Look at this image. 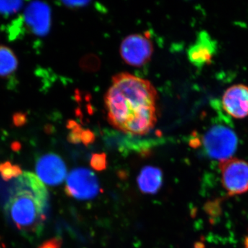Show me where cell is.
<instances>
[{"mask_svg": "<svg viewBox=\"0 0 248 248\" xmlns=\"http://www.w3.org/2000/svg\"><path fill=\"white\" fill-rule=\"evenodd\" d=\"M153 46L151 40L141 34H133L122 42L121 56L128 65L141 67L151 60Z\"/></svg>", "mask_w": 248, "mask_h": 248, "instance_id": "8992f818", "label": "cell"}, {"mask_svg": "<svg viewBox=\"0 0 248 248\" xmlns=\"http://www.w3.org/2000/svg\"><path fill=\"white\" fill-rule=\"evenodd\" d=\"M13 120H14V124L16 126H23L27 122V114L23 113V112H16L13 117Z\"/></svg>", "mask_w": 248, "mask_h": 248, "instance_id": "ac0fdd59", "label": "cell"}, {"mask_svg": "<svg viewBox=\"0 0 248 248\" xmlns=\"http://www.w3.org/2000/svg\"><path fill=\"white\" fill-rule=\"evenodd\" d=\"M24 32L29 31L37 36L48 34L50 28V9L48 4L42 1H32L26 8L20 16Z\"/></svg>", "mask_w": 248, "mask_h": 248, "instance_id": "52a82bcc", "label": "cell"}, {"mask_svg": "<svg viewBox=\"0 0 248 248\" xmlns=\"http://www.w3.org/2000/svg\"><path fill=\"white\" fill-rule=\"evenodd\" d=\"M244 248H248V235L246 236L244 241Z\"/></svg>", "mask_w": 248, "mask_h": 248, "instance_id": "44dd1931", "label": "cell"}, {"mask_svg": "<svg viewBox=\"0 0 248 248\" xmlns=\"http://www.w3.org/2000/svg\"><path fill=\"white\" fill-rule=\"evenodd\" d=\"M202 144L205 154L220 162L232 157L237 148L238 138L231 128L214 125L204 135Z\"/></svg>", "mask_w": 248, "mask_h": 248, "instance_id": "3957f363", "label": "cell"}, {"mask_svg": "<svg viewBox=\"0 0 248 248\" xmlns=\"http://www.w3.org/2000/svg\"><path fill=\"white\" fill-rule=\"evenodd\" d=\"M63 4L68 7H79V6H84L85 4H89L88 1H63Z\"/></svg>", "mask_w": 248, "mask_h": 248, "instance_id": "ffe728a7", "label": "cell"}, {"mask_svg": "<svg viewBox=\"0 0 248 248\" xmlns=\"http://www.w3.org/2000/svg\"><path fill=\"white\" fill-rule=\"evenodd\" d=\"M157 93L153 85L130 73L112 78L105 95L108 120L111 125L133 135H144L157 120Z\"/></svg>", "mask_w": 248, "mask_h": 248, "instance_id": "6da1fadb", "label": "cell"}, {"mask_svg": "<svg viewBox=\"0 0 248 248\" xmlns=\"http://www.w3.org/2000/svg\"><path fill=\"white\" fill-rule=\"evenodd\" d=\"M22 173V170L19 166L12 164L10 161H5L0 164V175L6 182L19 177Z\"/></svg>", "mask_w": 248, "mask_h": 248, "instance_id": "4fadbf2b", "label": "cell"}, {"mask_svg": "<svg viewBox=\"0 0 248 248\" xmlns=\"http://www.w3.org/2000/svg\"><path fill=\"white\" fill-rule=\"evenodd\" d=\"M72 128H73V130L68 136V141L73 143H79L80 141H81L82 129L78 126L72 127Z\"/></svg>", "mask_w": 248, "mask_h": 248, "instance_id": "2e32d148", "label": "cell"}, {"mask_svg": "<svg viewBox=\"0 0 248 248\" xmlns=\"http://www.w3.org/2000/svg\"><path fill=\"white\" fill-rule=\"evenodd\" d=\"M91 166L94 170L104 171L107 169L108 161L105 153L93 154L91 159Z\"/></svg>", "mask_w": 248, "mask_h": 248, "instance_id": "9a60e30c", "label": "cell"}, {"mask_svg": "<svg viewBox=\"0 0 248 248\" xmlns=\"http://www.w3.org/2000/svg\"><path fill=\"white\" fill-rule=\"evenodd\" d=\"M37 177L49 186L62 184L66 177V164L59 155L48 153L37 159L35 164Z\"/></svg>", "mask_w": 248, "mask_h": 248, "instance_id": "ba28073f", "label": "cell"}, {"mask_svg": "<svg viewBox=\"0 0 248 248\" xmlns=\"http://www.w3.org/2000/svg\"><path fill=\"white\" fill-rule=\"evenodd\" d=\"M223 190L230 197L248 192V161L238 158L220 161L218 166Z\"/></svg>", "mask_w": 248, "mask_h": 248, "instance_id": "277c9868", "label": "cell"}, {"mask_svg": "<svg viewBox=\"0 0 248 248\" xmlns=\"http://www.w3.org/2000/svg\"><path fill=\"white\" fill-rule=\"evenodd\" d=\"M23 5L22 1H0V14L9 16L16 14L22 9Z\"/></svg>", "mask_w": 248, "mask_h": 248, "instance_id": "5bb4252c", "label": "cell"}, {"mask_svg": "<svg viewBox=\"0 0 248 248\" xmlns=\"http://www.w3.org/2000/svg\"><path fill=\"white\" fill-rule=\"evenodd\" d=\"M138 183L139 188L143 193H156L162 186L163 173L159 168L146 166L139 174Z\"/></svg>", "mask_w": 248, "mask_h": 248, "instance_id": "8fae6325", "label": "cell"}, {"mask_svg": "<svg viewBox=\"0 0 248 248\" xmlns=\"http://www.w3.org/2000/svg\"><path fill=\"white\" fill-rule=\"evenodd\" d=\"M99 191V181L94 173L84 168L73 170L67 178L66 195L80 200L94 198Z\"/></svg>", "mask_w": 248, "mask_h": 248, "instance_id": "5b68a950", "label": "cell"}, {"mask_svg": "<svg viewBox=\"0 0 248 248\" xmlns=\"http://www.w3.org/2000/svg\"></svg>", "mask_w": 248, "mask_h": 248, "instance_id": "7402d4cb", "label": "cell"}, {"mask_svg": "<svg viewBox=\"0 0 248 248\" xmlns=\"http://www.w3.org/2000/svg\"><path fill=\"white\" fill-rule=\"evenodd\" d=\"M48 199V190L40 178L32 172H23L5 206L6 215L24 236L40 234L46 218Z\"/></svg>", "mask_w": 248, "mask_h": 248, "instance_id": "7a4b0ae2", "label": "cell"}, {"mask_svg": "<svg viewBox=\"0 0 248 248\" xmlns=\"http://www.w3.org/2000/svg\"><path fill=\"white\" fill-rule=\"evenodd\" d=\"M217 45L205 31L199 33L197 40L187 50L189 61L197 68L210 64L217 53Z\"/></svg>", "mask_w": 248, "mask_h": 248, "instance_id": "30bf717a", "label": "cell"}, {"mask_svg": "<svg viewBox=\"0 0 248 248\" xmlns=\"http://www.w3.org/2000/svg\"><path fill=\"white\" fill-rule=\"evenodd\" d=\"M94 140V134L89 130H83L81 134V142L86 146L93 143Z\"/></svg>", "mask_w": 248, "mask_h": 248, "instance_id": "d6986e66", "label": "cell"}, {"mask_svg": "<svg viewBox=\"0 0 248 248\" xmlns=\"http://www.w3.org/2000/svg\"><path fill=\"white\" fill-rule=\"evenodd\" d=\"M62 241L60 238H53L46 241L43 244L40 245L38 248H61Z\"/></svg>", "mask_w": 248, "mask_h": 248, "instance_id": "e0dca14e", "label": "cell"}, {"mask_svg": "<svg viewBox=\"0 0 248 248\" xmlns=\"http://www.w3.org/2000/svg\"><path fill=\"white\" fill-rule=\"evenodd\" d=\"M18 62L13 50L8 47L0 46V77L11 76L17 70Z\"/></svg>", "mask_w": 248, "mask_h": 248, "instance_id": "7c38bea8", "label": "cell"}, {"mask_svg": "<svg viewBox=\"0 0 248 248\" xmlns=\"http://www.w3.org/2000/svg\"><path fill=\"white\" fill-rule=\"evenodd\" d=\"M222 105L227 113L235 119L248 117V86L236 84L228 88L222 97Z\"/></svg>", "mask_w": 248, "mask_h": 248, "instance_id": "9c48e42d", "label": "cell"}]
</instances>
